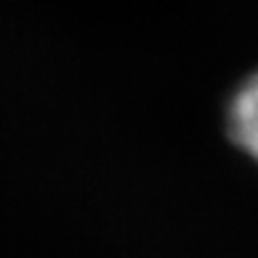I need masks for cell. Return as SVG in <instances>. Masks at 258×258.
Returning a JSON list of instances; mask_svg holds the SVG:
<instances>
[{
    "label": "cell",
    "instance_id": "cell-1",
    "mask_svg": "<svg viewBox=\"0 0 258 258\" xmlns=\"http://www.w3.org/2000/svg\"><path fill=\"white\" fill-rule=\"evenodd\" d=\"M227 129L234 145L258 161V72L245 79L232 95Z\"/></svg>",
    "mask_w": 258,
    "mask_h": 258
}]
</instances>
